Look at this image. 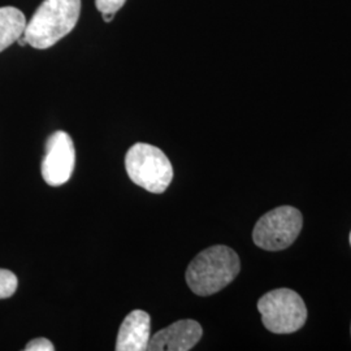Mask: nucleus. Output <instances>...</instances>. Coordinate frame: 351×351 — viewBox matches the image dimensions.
Returning a JSON list of instances; mask_svg holds the SVG:
<instances>
[{
    "label": "nucleus",
    "instance_id": "1",
    "mask_svg": "<svg viewBox=\"0 0 351 351\" xmlns=\"http://www.w3.org/2000/svg\"><path fill=\"white\" fill-rule=\"evenodd\" d=\"M241 271L237 252L216 245L199 252L189 264L186 282L190 290L201 297H208L226 288Z\"/></svg>",
    "mask_w": 351,
    "mask_h": 351
},
{
    "label": "nucleus",
    "instance_id": "2",
    "mask_svg": "<svg viewBox=\"0 0 351 351\" xmlns=\"http://www.w3.org/2000/svg\"><path fill=\"white\" fill-rule=\"evenodd\" d=\"M81 13V0H43L26 24L24 38L37 50L56 45L75 29Z\"/></svg>",
    "mask_w": 351,
    "mask_h": 351
},
{
    "label": "nucleus",
    "instance_id": "3",
    "mask_svg": "<svg viewBox=\"0 0 351 351\" xmlns=\"http://www.w3.org/2000/svg\"><path fill=\"white\" fill-rule=\"evenodd\" d=\"M126 173L142 189L162 194L173 180V168L163 151L147 143H136L125 156Z\"/></svg>",
    "mask_w": 351,
    "mask_h": 351
},
{
    "label": "nucleus",
    "instance_id": "4",
    "mask_svg": "<svg viewBox=\"0 0 351 351\" xmlns=\"http://www.w3.org/2000/svg\"><path fill=\"white\" fill-rule=\"evenodd\" d=\"M265 329L276 335L300 330L307 320V307L301 295L291 289L281 288L265 293L258 301Z\"/></svg>",
    "mask_w": 351,
    "mask_h": 351
},
{
    "label": "nucleus",
    "instance_id": "5",
    "mask_svg": "<svg viewBox=\"0 0 351 351\" xmlns=\"http://www.w3.org/2000/svg\"><path fill=\"white\" fill-rule=\"evenodd\" d=\"M303 226L300 210L281 206L263 215L252 232L254 243L267 251H281L291 246L298 239Z\"/></svg>",
    "mask_w": 351,
    "mask_h": 351
},
{
    "label": "nucleus",
    "instance_id": "6",
    "mask_svg": "<svg viewBox=\"0 0 351 351\" xmlns=\"http://www.w3.org/2000/svg\"><path fill=\"white\" fill-rule=\"evenodd\" d=\"M75 143L68 133L58 130L46 142V155L42 162V176L52 188L69 181L75 171Z\"/></svg>",
    "mask_w": 351,
    "mask_h": 351
},
{
    "label": "nucleus",
    "instance_id": "7",
    "mask_svg": "<svg viewBox=\"0 0 351 351\" xmlns=\"http://www.w3.org/2000/svg\"><path fill=\"white\" fill-rule=\"evenodd\" d=\"M203 336L201 324L195 320H180L155 333L150 339L147 350H191Z\"/></svg>",
    "mask_w": 351,
    "mask_h": 351
},
{
    "label": "nucleus",
    "instance_id": "8",
    "mask_svg": "<svg viewBox=\"0 0 351 351\" xmlns=\"http://www.w3.org/2000/svg\"><path fill=\"white\" fill-rule=\"evenodd\" d=\"M151 339L150 315L142 310H134L126 315L119 329L116 350H147Z\"/></svg>",
    "mask_w": 351,
    "mask_h": 351
},
{
    "label": "nucleus",
    "instance_id": "9",
    "mask_svg": "<svg viewBox=\"0 0 351 351\" xmlns=\"http://www.w3.org/2000/svg\"><path fill=\"white\" fill-rule=\"evenodd\" d=\"M26 19L24 13L14 7L0 8V52L8 49L24 36Z\"/></svg>",
    "mask_w": 351,
    "mask_h": 351
},
{
    "label": "nucleus",
    "instance_id": "10",
    "mask_svg": "<svg viewBox=\"0 0 351 351\" xmlns=\"http://www.w3.org/2000/svg\"><path fill=\"white\" fill-rule=\"evenodd\" d=\"M19 280L16 275L8 271L0 268V300H5L12 297L17 290Z\"/></svg>",
    "mask_w": 351,
    "mask_h": 351
},
{
    "label": "nucleus",
    "instance_id": "11",
    "mask_svg": "<svg viewBox=\"0 0 351 351\" xmlns=\"http://www.w3.org/2000/svg\"><path fill=\"white\" fill-rule=\"evenodd\" d=\"M125 3L126 0H95V5L101 13H116Z\"/></svg>",
    "mask_w": 351,
    "mask_h": 351
},
{
    "label": "nucleus",
    "instance_id": "12",
    "mask_svg": "<svg viewBox=\"0 0 351 351\" xmlns=\"http://www.w3.org/2000/svg\"><path fill=\"white\" fill-rule=\"evenodd\" d=\"M25 351H53L55 348L52 345L50 339H45V337H40V339H32L25 348Z\"/></svg>",
    "mask_w": 351,
    "mask_h": 351
},
{
    "label": "nucleus",
    "instance_id": "13",
    "mask_svg": "<svg viewBox=\"0 0 351 351\" xmlns=\"http://www.w3.org/2000/svg\"><path fill=\"white\" fill-rule=\"evenodd\" d=\"M114 14H116V13H101V16H103V19H104L106 23H111L113 20V17H114Z\"/></svg>",
    "mask_w": 351,
    "mask_h": 351
},
{
    "label": "nucleus",
    "instance_id": "14",
    "mask_svg": "<svg viewBox=\"0 0 351 351\" xmlns=\"http://www.w3.org/2000/svg\"><path fill=\"white\" fill-rule=\"evenodd\" d=\"M350 245H351V232H350Z\"/></svg>",
    "mask_w": 351,
    "mask_h": 351
}]
</instances>
